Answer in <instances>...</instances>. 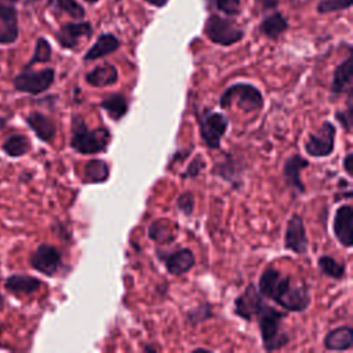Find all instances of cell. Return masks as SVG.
Here are the masks:
<instances>
[{
    "mask_svg": "<svg viewBox=\"0 0 353 353\" xmlns=\"http://www.w3.org/2000/svg\"><path fill=\"white\" fill-rule=\"evenodd\" d=\"M265 303V298L261 295L258 288L252 283H250L245 290L234 299L233 312L236 316L250 323Z\"/></svg>",
    "mask_w": 353,
    "mask_h": 353,
    "instance_id": "30bf717a",
    "label": "cell"
},
{
    "mask_svg": "<svg viewBox=\"0 0 353 353\" xmlns=\"http://www.w3.org/2000/svg\"><path fill=\"white\" fill-rule=\"evenodd\" d=\"M99 106L108 113V116L114 120V121H119L120 119H123L127 112H128V99L121 94V92H113V94H109L106 95Z\"/></svg>",
    "mask_w": 353,
    "mask_h": 353,
    "instance_id": "603a6c76",
    "label": "cell"
},
{
    "mask_svg": "<svg viewBox=\"0 0 353 353\" xmlns=\"http://www.w3.org/2000/svg\"><path fill=\"white\" fill-rule=\"evenodd\" d=\"M6 3H10V4H14V3H17V1H19V0H4Z\"/></svg>",
    "mask_w": 353,
    "mask_h": 353,
    "instance_id": "ee69618b",
    "label": "cell"
},
{
    "mask_svg": "<svg viewBox=\"0 0 353 353\" xmlns=\"http://www.w3.org/2000/svg\"><path fill=\"white\" fill-rule=\"evenodd\" d=\"M309 167V160L301 156L299 153L291 154L283 165V176L285 183L292 188L294 190L303 193L305 192V185L301 178V172Z\"/></svg>",
    "mask_w": 353,
    "mask_h": 353,
    "instance_id": "2e32d148",
    "label": "cell"
},
{
    "mask_svg": "<svg viewBox=\"0 0 353 353\" xmlns=\"http://www.w3.org/2000/svg\"><path fill=\"white\" fill-rule=\"evenodd\" d=\"M112 135L108 128L90 130L80 114L72 116L70 148L80 154H97L108 149Z\"/></svg>",
    "mask_w": 353,
    "mask_h": 353,
    "instance_id": "7a4b0ae2",
    "label": "cell"
},
{
    "mask_svg": "<svg viewBox=\"0 0 353 353\" xmlns=\"http://www.w3.org/2000/svg\"><path fill=\"white\" fill-rule=\"evenodd\" d=\"M226 15H237L240 12V0H207Z\"/></svg>",
    "mask_w": 353,
    "mask_h": 353,
    "instance_id": "d590c367",
    "label": "cell"
},
{
    "mask_svg": "<svg viewBox=\"0 0 353 353\" xmlns=\"http://www.w3.org/2000/svg\"><path fill=\"white\" fill-rule=\"evenodd\" d=\"M146 3H149V4H152V6H154V7H164L167 3H168V0H145Z\"/></svg>",
    "mask_w": 353,
    "mask_h": 353,
    "instance_id": "f35d334b",
    "label": "cell"
},
{
    "mask_svg": "<svg viewBox=\"0 0 353 353\" xmlns=\"http://www.w3.org/2000/svg\"><path fill=\"white\" fill-rule=\"evenodd\" d=\"M4 287L8 292L15 294V295L33 294V292L39 291V288L41 287V281L37 277L17 273V274H10L6 279Z\"/></svg>",
    "mask_w": 353,
    "mask_h": 353,
    "instance_id": "44dd1931",
    "label": "cell"
},
{
    "mask_svg": "<svg viewBox=\"0 0 353 353\" xmlns=\"http://www.w3.org/2000/svg\"><path fill=\"white\" fill-rule=\"evenodd\" d=\"M148 236L157 244H170L175 240V234L168 223V219H157L149 225Z\"/></svg>",
    "mask_w": 353,
    "mask_h": 353,
    "instance_id": "83f0119b",
    "label": "cell"
},
{
    "mask_svg": "<svg viewBox=\"0 0 353 353\" xmlns=\"http://www.w3.org/2000/svg\"><path fill=\"white\" fill-rule=\"evenodd\" d=\"M277 1H279V0H261L262 7H265V8H272V7H274V6L277 4Z\"/></svg>",
    "mask_w": 353,
    "mask_h": 353,
    "instance_id": "ab89813d",
    "label": "cell"
},
{
    "mask_svg": "<svg viewBox=\"0 0 353 353\" xmlns=\"http://www.w3.org/2000/svg\"><path fill=\"white\" fill-rule=\"evenodd\" d=\"M110 168L105 160L91 159L84 165V183H102L106 182Z\"/></svg>",
    "mask_w": 353,
    "mask_h": 353,
    "instance_id": "cb8c5ba5",
    "label": "cell"
},
{
    "mask_svg": "<svg viewBox=\"0 0 353 353\" xmlns=\"http://www.w3.org/2000/svg\"><path fill=\"white\" fill-rule=\"evenodd\" d=\"M119 47H120V40L114 34L103 33L87 50L83 59L84 61H94V59H98V58H103V57L114 52Z\"/></svg>",
    "mask_w": 353,
    "mask_h": 353,
    "instance_id": "7402d4cb",
    "label": "cell"
},
{
    "mask_svg": "<svg viewBox=\"0 0 353 353\" xmlns=\"http://www.w3.org/2000/svg\"><path fill=\"white\" fill-rule=\"evenodd\" d=\"M51 55H52V48H51L50 41H48L46 37L40 36V37L36 39L33 55H32V58L29 59V62L25 65L23 69H29V68H32L34 63H46V62H50V61H51Z\"/></svg>",
    "mask_w": 353,
    "mask_h": 353,
    "instance_id": "f546056e",
    "label": "cell"
},
{
    "mask_svg": "<svg viewBox=\"0 0 353 353\" xmlns=\"http://www.w3.org/2000/svg\"><path fill=\"white\" fill-rule=\"evenodd\" d=\"M335 137H336L335 125L328 120L323 121L319 131L309 135L305 143L306 153L313 157L330 156L335 149Z\"/></svg>",
    "mask_w": 353,
    "mask_h": 353,
    "instance_id": "ba28073f",
    "label": "cell"
},
{
    "mask_svg": "<svg viewBox=\"0 0 353 353\" xmlns=\"http://www.w3.org/2000/svg\"><path fill=\"white\" fill-rule=\"evenodd\" d=\"M332 232L335 239L346 248H350L353 244V208L350 204H343L336 208Z\"/></svg>",
    "mask_w": 353,
    "mask_h": 353,
    "instance_id": "5bb4252c",
    "label": "cell"
},
{
    "mask_svg": "<svg viewBox=\"0 0 353 353\" xmlns=\"http://www.w3.org/2000/svg\"><path fill=\"white\" fill-rule=\"evenodd\" d=\"M211 316H212V305L208 302L200 303L199 306L189 309L186 313V319H188L189 324H192V325L203 323V321L208 320Z\"/></svg>",
    "mask_w": 353,
    "mask_h": 353,
    "instance_id": "1f68e13d",
    "label": "cell"
},
{
    "mask_svg": "<svg viewBox=\"0 0 353 353\" xmlns=\"http://www.w3.org/2000/svg\"><path fill=\"white\" fill-rule=\"evenodd\" d=\"M85 1H87V3H90V4H92V3H97L98 0H85Z\"/></svg>",
    "mask_w": 353,
    "mask_h": 353,
    "instance_id": "f6af8a7d",
    "label": "cell"
},
{
    "mask_svg": "<svg viewBox=\"0 0 353 353\" xmlns=\"http://www.w3.org/2000/svg\"><path fill=\"white\" fill-rule=\"evenodd\" d=\"M1 149L10 157H21L30 150V142L23 134H12L6 138Z\"/></svg>",
    "mask_w": 353,
    "mask_h": 353,
    "instance_id": "4316f807",
    "label": "cell"
},
{
    "mask_svg": "<svg viewBox=\"0 0 353 353\" xmlns=\"http://www.w3.org/2000/svg\"><path fill=\"white\" fill-rule=\"evenodd\" d=\"M48 7L57 12L68 14L74 19H81L85 15L83 6H80L77 0H48Z\"/></svg>",
    "mask_w": 353,
    "mask_h": 353,
    "instance_id": "4dcf8cb0",
    "label": "cell"
},
{
    "mask_svg": "<svg viewBox=\"0 0 353 353\" xmlns=\"http://www.w3.org/2000/svg\"><path fill=\"white\" fill-rule=\"evenodd\" d=\"M26 124L34 132V135L43 142H52L57 134L55 121L41 112H30L26 116Z\"/></svg>",
    "mask_w": 353,
    "mask_h": 353,
    "instance_id": "ac0fdd59",
    "label": "cell"
},
{
    "mask_svg": "<svg viewBox=\"0 0 353 353\" xmlns=\"http://www.w3.org/2000/svg\"><path fill=\"white\" fill-rule=\"evenodd\" d=\"M119 80V72L114 65L112 63H102L97 65L92 68L87 74H85V81L91 87H109L116 84Z\"/></svg>",
    "mask_w": 353,
    "mask_h": 353,
    "instance_id": "d6986e66",
    "label": "cell"
},
{
    "mask_svg": "<svg viewBox=\"0 0 353 353\" xmlns=\"http://www.w3.org/2000/svg\"><path fill=\"white\" fill-rule=\"evenodd\" d=\"M319 263V269L321 270L323 274L335 279V280H342L346 274V266L345 263L338 262L336 259H334L330 255H321L317 261Z\"/></svg>",
    "mask_w": 353,
    "mask_h": 353,
    "instance_id": "f1b7e54d",
    "label": "cell"
},
{
    "mask_svg": "<svg viewBox=\"0 0 353 353\" xmlns=\"http://www.w3.org/2000/svg\"><path fill=\"white\" fill-rule=\"evenodd\" d=\"M197 124L200 130V137L207 148L218 149L221 146V139L229 127V119L221 112L204 110L197 113Z\"/></svg>",
    "mask_w": 353,
    "mask_h": 353,
    "instance_id": "5b68a950",
    "label": "cell"
},
{
    "mask_svg": "<svg viewBox=\"0 0 353 353\" xmlns=\"http://www.w3.org/2000/svg\"><path fill=\"white\" fill-rule=\"evenodd\" d=\"M176 208L183 215L189 216L193 214L194 210V196L192 192H183L176 199Z\"/></svg>",
    "mask_w": 353,
    "mask_h": 353,
    "instance_id": "e575fe53",
    "label": "cell"
},
{
    "mask_svg": "<svg viewBox=\"0 0 353 353\" xmlns=\"http://www.w3.org/2000/svg\"><path fill=\"white\" fill-rule=\"evenodd\" d=\"M352 79H353V57L349 54L335 69L332 73L331 81V97L336 98L342 92H347L352 90Z\"/></svg>",
    "mask_w": 353,
    "mask_h": 353,
    "instance_id": "e0dca14e",
    "label": "cell"
},
{
    "mask_svg": "<svg viewBox=\"0 0 353 353\" xmlns=\"http://www.w3.org/2000/svg\"><path fill=\"white\" fill-rule=\"evenodd\" d=\"M342 165H343V170L345 172L352 176L353 175V171H352V165H353V153L352 152H347L342 160Z\"/></svg>",
    "mask_w": 353,
    "mask_h": 353,
    "instance_id": "74e56055",
    "label": "cell"
},
{
    "mask_svg": "<svg viewBox=\"0 0 353 353\" xmlns=\"http://www.w3.org/2000/svg\"><path fill=\"white\" fill-rule=\"evenodd\" d=\"M214 172L233 186H239L241 183V179H240L241 167L232 156H228L225 161L216 163Z\"/></svg>",
    "mask_w": 353,
    "mask_h": 353,
    "instance_id": "484cf974",
    "label": "cell"
},
{
    "mask_svg": "<svg viewBox=\"0 0 353 353\" xmlns=\"http://www.w3.org/2000/svg\"><path fill=\"white\" fill-rule=\"evenodd\" d=\"M288 28V21L283 17L281 12L276 11L265 17L259 25V30L269 39H277Z\"/></svg>",
    "mask_w": 353,
    "mask_h": 353,
    "instance_id": "d4e9b609",
    "label": "cell"
},
{
    "mask_svg": "<svg viewBox=\"0 0 353 353\" xmlns=\"http://www.w3.org/2000/svg\"><path fill=\"white\" fill-rule=\"evenodd\" d=\"M258 325L261 331L262 347L266 352L280 350L290 342L288 334L283 330V320L287 317V312H281L268 303L256 314Z\"/></svg>",
    "mask_w": 353,
    "mask_h": 353,
    "instance_id": "3957f363",
    "label": "cell"
},
{
    "mask_svg": "<svg viewBox=\"0 0 353 353\" xmlns=\"http://www.w3.org/2000/svg\"><path fill=\"white\" fill-rule=\"evenodd\" d=\"M193 352H211V350L207 347H196Z\"/></svg>",
    "mask_w": 353,
    "mask_h": 353,
    "instance_id": "b9f144b4",
    "label": "cell"
},
{
    "mask_svg": "<svg viewBox=\"0 0 353 353\" xmlns=\"http://www.w3.org/2000/svg\"><path fill=\"white\" fill-rule=\"evenodd\" d=\"M55 80V70L52 68H44L40 70L23 69L12 79L14 90L30 95H39L47 91Z\"/></svg>",
    "mask_w": 353,
    "mask_h": 353,
    "instance_id": "8992f818",
    "label": "cell"
},
{
    "mask_svg": "<svg viewBox=\"0 0 353 353\" xmlns=\"http://www.w3.org/2000/svg\"><path fill=\"white\" fill-rule=\"evenodd\" d=\"M218 102L222 109H229L232 103H236L240 110L254 112L263 108V95L250 83H234L221 94Z\"/></svg>",
    "mask_w": 353,
    "mask_h": 353,
    "instance_id": "277c9868",
    "label": "cell"
},
{
    "mask_svg": "<svg viewBox=\"0 0 353 353\" xmlns=\"http://www.w3.org/2000/svg\"><path fill=\"white\" fill-rule=\"evenodd\" d=\"M204 34L215 44L232 46L243 39L244 32L232 19L212 14L205 21Z\"/></svg>",
    "mask_w": 353,
    "mask_h": 353,
    "instance_id": "52a82bcc",
    "label": "cell"
},
{
    "mask_svg": "<svg viewBox=\"0 0 353 353\" xmlns=\"http://www.w3.org/2000/svg\"><path fill=\"white\" fill-rule=\"evenodd\" d=\"M19 37L18 10L12 4L0 1V46L12 44Z\"/></svg>",
    "mask_w": 353,
    "mask_h": 353,
    "instance_id": "9a60e30c",
    "label": "cell"
},
{
    "mask_svg": "<svg viewBox=\"0 0 353 353\" xmlns=\"http://www.w3.org/2000/svg\"><path fill=\"white\" fill-rule=\"evenodd\" d=\"M156 255L172 276H182L188 273L196 263L194 254L190 248H178L172 252H165L157 248Z\"/></svg>",
    "mask_w": 353,
    "mask_h": 353,
    "instance_id": "8fae6325",
    "label": "cell"
},
{
    "mask_svg": "<svg viewBox=\"0 0 353 353\" xmlns=\"http://www.w3.org/2000/svg\"><path fill=\"white\" fill-rule=\"evenodd\" d=\"M29 263L39 273L52 277L62 266V255L57 247L41 243L30 254Z\"/></svg>",
    "mask_w": 353,
    "mask_h": 353,
    "instance_id": "9c48e42d",
    "label": "cell"
},
{
    "mask_svg": "<svg viewBox=\"0 0 353 353\" xmlns=\"http://www.w3.org/2000/svg\"><path fill=\"white\" fill-rule=\"evenodd\" d=\"M4 307V298H3V295H1V292H0V310Z\"/></svg>",
    "mask_w": 353,
    "mask_h": 353,
    "instance_id": "7bdbcfd3",
    "label": "cell"
},
{
    "mask_svg": "<svg viewBox=\"0 0 353 353\" xmlns=\"http://www.w3.org/2000/svg\"><path fill=\"white\" fill-rule=\"evenodd\" d=\"M205 165H207V164H205L204 159H203L201 156H196V157L189 163L186 171L182 172L181 176H182L183 179H186V178H196V176H199V174H201V172L204 171Z\"/></svg>",
    "mask_w": 353,
    "mask_h": 353,
    "instance_id": "8d00e7d4",
    "label": "cell"
},
{
    "mask_svg": "<svg viewBox=\"0 0 353 353\" xmlns=\"http://www.w3.org/2000/svg\"><path fill=\"white\" fill-rule=\"evenodd\" d=\"M92 36V26L87 21L63 23L57 32L55 39L62 48L73 50L77 47L81 37L90 39Z\"/></svg>",
    "mask_w": 353,
    "mask_h": 353,
    "instance_id": "4fadbf2b",
    "label": "cell"
},
{
    "mask_svg": "<svg viewBox=\"0 0 353 353\" xmlns=\"http://www.w3.org/2000/svg\"><path fill=\"white\" fill-rule=\"evenodd\" d=\"M346 97V109L345 110H338L335 112V119L341 123V125L345 128L346 132H350L352 130V123H353V105H352V90H349Z\"/></svg>",
    "mask_w": 353,
    "mask_h": 353,
    "instance_id": "d6a6232c",
    "label": "cell"
},
{
    "mask_svg": "<svg viewBox=\"0 0 353 353\" xmlns=\"http://www.w3.org/2000/svg\"><path fill=\"white\" fill-rule=\"evenodd\" d=\"M6 124H7V120L4 117H0V130H3L6 127Z\"/></svg>",
    "mask_w": 353,
    "mask_h": 353,
    "instance_id": "60d3db41",
    "label": "cell"
},
{
    "mask_svg": "<svg viewBox=\"0 0 353 353\" xmlns=\"http://www.w3.org/2000/svg\"><path fill=\"white\" fill-rule=\"evenodd\" d=\"M258 291L288 312H303L310 305L309 287L302 281L269 266L259 276Z\"/></svg>",
    "mask_w": 353,
    "mask_h": 353,
    "instance_id": "6da1fadb",
    "label": "cell"
},
{
    "mask_svg": "<svg viewBox=\"0 0 353 353\" xmlns=\"http://www.w3.org/2000/svg\"><path fill=\"white\" fill-rule=\"evenodd\" d=\"M284 247L295 254H305L309 247V239L305 230L302 216L292 214L287 221L284 233Z\"/></svg>",
    "mask_w": 353,
    "mask_h": 353,
    "instance_id": "7c38bea8",
    "label": "cell"
},
{
    "mask_svg": "<svg viewBox=\"0 0 353 353\" xmlns=\"http://www.w3.org/2000/svg\"><path fill=\"white\" fill-rule=\"evenodd\" d=\"M353 0H321L317 6V11L321 14L332 12L343 8H349L352 6Z\"/></svg>",
    "mask_w": 353,
    "mask_h": 353,
    "instance_id": "836d02e7",
    "label": "cell"
},
{
    "mask_svg": "<svg viewBox=\"0 0 353 353\" xmlns=\"http://www.w3.org/2000/svg\"><path fill=\"white\" fill-rule=\"evenodd\" d=\"M323 343L327 350H347L353 345V328L350 325L335 327L325 334Z\"/></svg>",
    "mask_w": 353,
    "mask_h": 353,
    "instance_id": "ffe728a7",
    "label": "cell"
}]
</instances>
